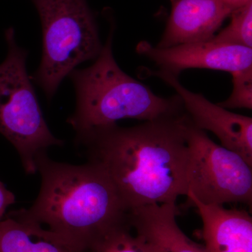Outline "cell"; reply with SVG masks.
<instances>
[{"label":"cell","mask_w":252,"mask_h":252,"mask_svg":"<svg viewBox=\"0 0 252 252\" xmlns=\"http://www.w3.org/2000/svg\"><path fill=\"white\" fill-rule=\"evenodd\" d=\"M186 121L184 110L132 127L116 124L78 136L75 143L88 162L105 172L128 213L187 196Z\"/></svg>","instance_id":"cell-1"},{"label":"cell","mask_w":252,"mask_h":252,"mask_svg":"<svg viewBox=\"0 0 252 252\" xmlns=\"http://www.w3.org/2000/svg\"><path fill=\"white\" fill-rule=\"evenodd\" d=\"M41 188L32 205L19 210L87 250L127 220L128 214L105 172L87 162H56L46 153L36 159Z\"/></svg>","instance_id":"cell-2"},{"label":"cell","mask_w":252,"mask_h":252,"mask_svg":"<svg viewBox=\"0 0 252 252\" xmlns=\"http://www.w3.org/2000/svg\"><path fill=\"white\" fill-rule=\"evenodd\" d=\"M114 32L112 27L93 64L76 68L68 75L75 89L76 107L67 122L76 137L122 119L150 122L184 112L178 94L168 98L158 96L119 67L113 55Z\"/></svg>","instance_id":"cell-3"},{"label":"cell","mask_w":252,"mask_h":252,"mask_svg":"<svg viewBox=\"0 0 252 252\" xmlns=\"http://www.w3.org/2000/svg\"><path fill=\"white\" fill-rule=\"evenodd\" d=\"M42 28V55L32 78L53 98L63 79L81 63L98 57L102 45L87 0H31Z\"/></svg>","instance_id":"cell-4"},{"label":"cell","mask_w":252,"mask_h":252,"mask_svg":"<svg viewBox=\"0 0 252 252\" xmlns=\"http://www.w3.org/2000/svg\"><path fill=\"white\" fill-rule=\"evenodd\" d=\"M8 52L0 64V134L17 150L26 173L36 172V159L52 146H62L48 127L28 75V52L16 43L15 31H5Z\"/></svg>","instance_id":"cell-5"},{"label":"cell","mask_w":252,"mask_h":252,"mask_svg":"<svg viewBox=\"0 0 252 252\" xmlns=\"http://www.w3.org/2000/svg\"><path fill=\"white\" fill-rule=\"evenodd\" d=\"M186 132L188 193L205 205L243 203L251 207L252 167L239 154L215 143L187 116Z\"/></svg>","instance_id":"cell-6"},{"label":"cell","mask_w":252,"mask_h":252,"mask_svg":"<svg viewBox=\"0 0 252 252\" xmlns=\"http://www.w3.org/2000/svg\"><path fill=\"white\" fill-rule=\"evenodd\" d=\"M162 79L180 96L190 122L200 130H209L221 142L222 147L239 154L252 167V119L235 114L215 104L201 94L189 91L178 77L162 71H150Z\"/></svg>","instance_id":"cell-7"},{"label":"cell","mask_w":252,"mask_h":252,"mask_svg":"<svg viewBox=\"0 0 252 252\" xmlns=\"http://www.w3.org/2000/svg\"><path fill=\"white\" fill-rule=\"evenodd\" d=\"M137 52L156 63L159 70L178 77L191 68L224 71L230 74L252 67V49L213 41L182 44L169 48L152 46L148 41L137 44Z\"/></svg>","instance_id":"cell-8"},{"label":"cell","mask_w":252,"mask_h":252,"mask_svg":"<svg viewBox=\"0 0 252 252\" xmlns=\"http://www.w3.org/2000/svg\"><path fill=\"white\" fill-rule=\"evenodd\" d=\"M158 48L211 40L235 9L223 0H173Z\"/></svg>","instance_id":"cell-9"},{"label":"cell","mask_w":252,"mask_h":252,"mask_svg":"<svg viewBox=\"0 0 252 252\" xmlns=\"http://www.w3.org/2000/svg\"><path fill=\"white\" fill-rule=\"evenodd\" d=\"M187 196L201 217L207 252H252V218L248 212L205 205L189 193Z\"/></svg>","instance_id":"cell-10"},{"label":"cell","mask_w":252,"mask_h":252,"mask_svg":"<svg viewBox=\"0 0 252 252\" xmlns=\"http://www.w3.org/2000/svg\"><path fill=\"white\" fill-rule=\"evenodd\" d=\"M178 213L176 203L162 204L134 209L128 216L135 231L162 252H207L180 229L176 220Z\"/></svg>","instance_id":"cell-11"},{"label":"cell","mask_w":252,"mask_h":252,"mask_svg":"<svg viewBox=\"0 0 252 252\" xmlns=\"http://www.w3.org/2000/svg\"><path fill=\"white\" fill-rule=\"evenodd\" d=\"M0 252H89L20 210L0 221Z\"/></svg>","instance_id":"cell-12"},{"label":"cell","mask_w":252,"mask_h":252,"mask_svg":"<svg viewBox=\"0 0 252 252\" xmlns=\"http://www.w3.org/2000/svg\"><path fill=\"white\" fill-rule=\"evenodd\" d=\"M89 252H162L139 234L127 218L124 223L109 232Z\"/></svg>","instance_id":"cell-13"},{"label":"cell","mask_w":252,"mask_h":252,"mask_svg":"<svg viewBox=\"0 0 252 252\" xmlns=\"http://www.w3.org/2000/svg\"><path fill=\"white\" fill-rule=\"evenodd\" d=\"M230 16L229 25L210 41L252 49V1L235 9Z\"/></svg>","instance_id":"cell-14"},{"label":"cell","mask_w":252,"mask_h":252,"mask_svg":"<svg viewBox=\"0 0 252 252\" xmlns=\"http://www.w3.org/2000/svg\"><path fill=\"white\" fill-rule=\"evenodd\" d=\"M233 91L224 102L219 105L225 109L252 108V67L232 74Z\"/></svg>","instance_id":"cell-15"},{"label":"cell","mask_w":252,"mask_h":252,"mask_svg":"<svg viewBox=\"0 0 252 252\" xmlns=\"http://www.w3.org/2000/svg\"><path fill=\"white\" fill-rule=\"evenodd\" d=\"M15 203V195L0 182V221L2 220L6 209Z\"/></svg>","instance_id":"cell-16"},{"label":"cell","mask_w":252,"mask_h":252,"mask_svg":"<svg viewBox=\"0 0 252 252\" xmlns=\"http://www.w3.org/2000/svg\"><path fill=\"white\" fill-rule=\"evenodd\" d=\"M225 2L228 3L232 6L235 8V9L243 6L244 5L248 4V3L252 1V0H223Z\"/></svg>","instance_id":"cell-17"},{"label":"cell","mask_w":252,"mask_h":252,"mask_svg":"<svg viewBox=\"0 0 252 252\" xmlns=\"http://www.w3.org/2000/svg\"><path fill=\"white\" fill-rule=\"evenodd\" d=\"M170 1H173V0H170Z\"/></svg>","instance_id":"cell-18"}]
</instances>
